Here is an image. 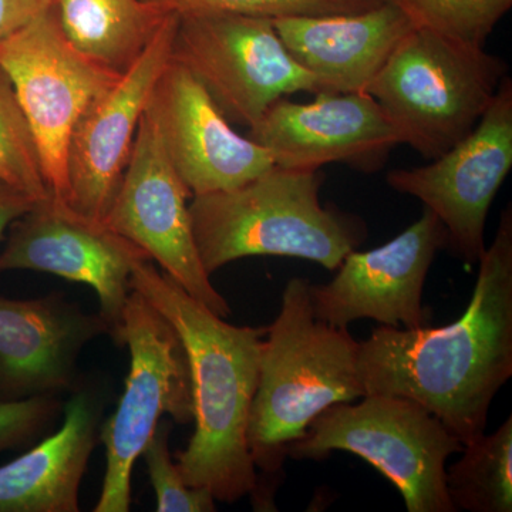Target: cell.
Segmentation results:
<instances>
[{
	"mask_svg": "<svg viewBox=\"0 0 512 512\" xmlns=\"http://www.w3.org/2000/svg\"><path fill=\"white\" fill-rule=\"evenodd\" d=\"M309 281L289 279L281 309L262 342L258 387L248 423V447L258 483L256 510H271L292 443L336 403L366 396L357 372L359 342L348 328L313 316Z\"/></svg>",
	"mask_w": 512,
	"mask_h": 512,
	"instance_id": "obj_3",
	"label": "cell"
},
{
	"mask_svg": "<svg viewBox=\"0 0 512 512\" xmlns=\"http://www.w3.org/2000/svg\"><path fill=\"white\" fill-rule=\"evenodd\" d=\"M191 198L144 113L104 224L143 249L188 295L225 319L231 308L211 284L195 245Z\"/></svg>",
	"mask_w": 512,
	"mask_h": 512,
	"instance_id": "obj_11",
	"label": "cell"
},
{
	"mask_svg": "<svg viewBox=\"0 0 512 512\" xmlns=\"http://www.w3.org/2000/svg\"><path fill=\"white\" fill-rule=\"evenodd\" d=\"M507 76V62L485 45L414 28L366 93L400 144L430 161L473 131Z\"/></svg>",
	"mask_w": 512,
	"mask_h": 512,
	"instance_id": "obj_5",
	"label": "cell"
},
{
	"mask_svg": "<svg viewBox=\"0 0 512 512\" xmlns=\"http://www.w3.org/2000/svg\"><path fill=\"white\" fill-rule=\"evenodd\" d=\"M113 400L111 380L87 373L63 404V423L0 466V512L80 511V485Z\"/></svg>",
	"mask_w": 512,
	"mask_h": 512,
	"instance_id": "obj_18",
	"label": "cell"
},
{
	"mask_svg": "<svg viewBox=\"0 0 512 512\" xmlns=\"http://www.w3.org/2000/svg\"><path fill=\"white\" fill-rule=\"evenodd\" d=\"M177 16L164 20L136 62L90 103L67 148V204L89 220L104 222L130 160L141 117L165 67Z\"/></svg>",
	"mask_w": 512,
	"mask_h": 512,
	"instance_id": "obj_14",
	"label": "cell"
},
{
	"mask_svg": "<svg viewBox=\"0 0 512 512\" xmlns=\"http://www.w3.org/2000/svg\"><path fill=\"white\" fill-rule=\"evenodd\" d=\"M63 404V397L0 403V454L33 446L52 433L62 419Z\"/></svg>",
	"mask_w": 512,
	"mask_h": 512,
	"instance_id": "obj_26",
	"label": "cell"
},
{
	"mask_svg": "<svg viewBox=\"0 0 512 512\" xmlns=\"http://www.w3.org/2000/svg\"><path fill=\"white\" fill-rule=\"evenodd\" d=\"M114 343L130 352V370L116 410L101 424L106 473L94 512L130 511L134 463L164 416L183 426L194 421L190 362L183 340L163 313L134 289Z\"/></svg>",
	"mask_w": 512,
	"mask_h": 512,
	"instance_id": "obj_7",
	"label": "cell"
},
{
	"mask_svg": "<svg viewBox=\"0 0 512 512\" xmlns=\"http://www.w3.org/2000/svg\"><path fill=\"white\" fill-rule=\"evenodd\" d=\"M402 10L414 28L485 45L512 0H382Z\"/></svg>",
	"mask_w": 512,
	"mask_h": 512,
	"instance_id": "obj_23",
	"label": "cell"
},
{
	"mask_svg": "<svg viewBox=\"0 0 512 512\" xmlns=\"http://www.w3.org/2000/svg\"><path fill=\"white\" fill-rule=\"evenodd\" d=\"M275 165L320 170L346 164L373 173L400 140L377 101L367 93L320 92L309 103L281 99L249 128Z\"/></svg>",
	"mask_w": 512,
	"mask_h": 512,
	"instance_id": "obj_16",
	"label": "cell"
},
{
	"mask_svg": "<svg viewBox=\"0 0 512 512\" xmlns=\"http://www.w3.org/2000/svg\"><path fill=\"white\" fill-rule=\"evenodd\" d=\"M144 259L150 258L143 249L111 231L104 222L84 218L69 205L49 197L35 202L10 225L0 251V274L25 269L89 285L97 293L99 313L114 340L133 291V266Z\"/></svg>",
	"mask_w": 512,
	"mask_h": 512,
	"instance_id": "obj_12",
	"label": "cell"
},
{
	"mask_svg": "<svg viewBox=\"0 0 512 512\" xmlns=\"http://www.w3.org/2000/svg\"><path fill=\"white\" fill-rule=\"evenodd\" d=\"M512 168V80L505 77L468 136L429 164L393 170L386 181L439 217L447 247L468 265L485 251L488 211Z\"/></svg>",
	"mask_w": 512,
	"mask_h": 512,
	"instance_id": "obj_10",
	"label": "cell"
},
{
	"mask_svg": "<svg viewBox=\"0 0 512 512\" xmlns=\"http://www.w3.org/2000/svg\"><path fill=\"white\" fill-rule=\"evenodd\" d=\"M366 394L421 404L461 444L485 433L491 403L512 376V210L478 261L467 309L440 328L382 326L359 342Z\"/></svg>",
	"mask_w": 512,
	"mask_h": 512,
	"instance_id": "obj_1",
	"label": "cell"
},
{
	"mask_svg": "<svg viewBox=\"0 0 512 512\" xmlns=\"http://www.w3.org/2000/svg\"><path fill=\"white\" fill-rule=\"evenodd\" d=\"M35 202L28 195L0 181V242L5 239L12 222L28 212Z\"/></svg>",
	"mask_w": 512,
	"mask_h": 512,
	"instance_id": "obj_28",
	"label": "cell"
},
{
	"mask_svg": "<svg viewBox=\"0 0 512 512\" xmlns=\"http://www.w3.org/2000/svg\"><path fill=\"white\" fill-rule=\"evenodd\" d=\"M171 59L202 84L231 123L248 128L278 100L325 92L293 59L274 20L259 16H177Z\"/></svg>",
	"mask_w": 512,
	"mask_h": 512,
	"instance_id": "obj_8",
	"label": "cell"
},
{
	"mask_svg": "<svg viewBox=\"0 0 512 512\" xmlns=\"http://www.w3.org/2000/svg\"><path fill=\"white\" fill-rule=\"evenodd\" d=\"M110 328L100 313L84 311L63 293L43 298L0 296V403L63 397L83 373L84 348Z\"/></svg>",
	"mask_w": 512,
	"mask_h": 512,
	"instance_id": "obj_17",
	"label": "cell"
},
{
	"mask_svg": "<svg viewBox=\"0 0 512 512\" xmlns=\"http://www.w3.org/2000/svg\"><path fill=\"white\" fill-rule=\"evenodd\" d=\"M146 113L192 197L232 190L275 165L264 147L232 128L202 84L173 59L157 80Z\"/></svg>",
	"mask_w": 512,
	"mask_h": 512,
	"instance_id": "obj_15",
	"label": "cell"
},
{
	"mask_svg": "<svg viewBox=\"0 0 512 512\" xmlns=\"http://www.w3.org/2000/svg\"><path fill=\"white\" fill-rule=\"evenodd\" d=\"M333 451L355 454L402 494L409 512H454L446 490V463L463 451L439 419L406 397L366 394L336 403L291 444L293 460L322 461Z\"/></svg>",
	"mask_w": 512,
	"mask_h": 512,
	"instance_id": "obj_6",
	"label": "cell"
},
{
	"mask_svg": "<svg viewBox=\"0 0 512 512\" xmlns=\"http://www.w3.org/2000/svg\"><path fill=\"white\" fill-rule=\"evenodd\" d=\"M165 15L237 13L279 19L292 16H330L362 12L382 0H143Z\"/></svg>",
	"mask_w": 512,
	"mask_h": 512,
	"instance_id": "obj_24",
	"label": "cell"
},
{
	"mask_svg": "<svg viewBox=\"0 0 512 512\" xmlns=\"http://www.w3.org/2000/svg\"><path fill=\"white\" fill-rule=\"evenodd\" d=\"M446 247V228L424 208L392 241L346 255L329 284L309 285L313 316L335 328H348L357 319L402 329L430 325L424 285L437 252Z\"/></svg>",
	"mask_w": 512,
	"mask_h": 512,
	"instance_id": "obj_13",
	"label": "cell"
},
{
	"mask_svg": "<svg viewBox=\"0 0 512 512\" xmlns=\"http://www.w3.org/2000/svg\"><path fill=\"white\" fill-rule=\"evenodd\" d=\"M286 49L325 92L366 93L400 42L414 29L390 3L362 12L274 19Z\"/></svg>",
	"mask_w": 512,
	"mask_h": 512,
	"instance_id": "obj_19",
	"label": "cell"
},
{
	"mask_svg": "<svg viewBox=\"0 0 512 512\" xmlns=\"http://www.w3.org/2000/svg\"><path fill=\"white\" fill-rule=\"evenodd\" d=\"M0 181L28 195L33 201L50 197L42 161L28 120L15 90L0 69Z\"/></svg>",
	"mask_w": 512,
	"mask_h": 512,
	"instance_id": "obj_22",
	"label": "cell"
},
{
	"mask_svg": "<svg viewBox=\"0 0 512 512\" xmlns=\"http://www.w3.org/2000/svg\"><path fill=\"white\" fill-rule=\"evenodd\" d=\"M67 39L80 52L123 73L170 15L143 0H56Z\"/></svg>",
	"mask_w": 512,
	"mask_h": 512,
	"instance_id": "obj_20",
	"label": "cell"
},
{
	"mask_svg": "<svg viewBox=\"0 0 512 512\" xmlns=\"http://www.w3.org/2000/svg\"><path fill=\"white\" fill-rule=\"evenodd\" d=\"M131 289L163 313L187 350L195 430L175 454L185 483L225 504L252 497L258 474L247 434L266 328L225 322L150 259L133 266Z\"/></svg>",
	"mask_w": 512,
	"mask_h": 512,
	"instance_id": "obj_2",
	"label": "cell"
},
{
	"mask_svg": "<svg viewBox=\"0 0 512 512\" xmlns=\"http://www.w3.org/2000/svg\"><path fill=\"white\" fill-rule=\"evenodd\" d=\"M173 420L163 417L153 437L144 447L141 457L147 466L148 477L157 498L158 512H214L215 500L210 491L190 487L181 476L180 468L171 457L168 440Z\"/></svg>",
	"mask_w": 512,
	"mask_h": 512,
	"instance_id": "obj_25",
	"label": "cell"
},
{
	"mask_svg": "<svg viewBox=\"0 0 512 512\" xmlns=\"http://www.w3.org/2000/svg\"><path fill=\"white\" fill-rule=\"evenodd\" d=\"M0 69L35 138L50 198L67 204V148L74 127L120 73L90 59L67 39L56 2L0 42Z\"/></svg>",
	"mask_w": 512,
	"mask_h": 512,
	"instance_id": "obj_9",
	"label": "cell"
},
{
	"mask_svg": "<svg viewBox=\"0 0 512 512\" xmlns=\"http://www.w3.org/2000/svg\"><path fill=\"white\" fill-rule=\"evenodd\" d=\"M56 0H0V42L25 28Z\"/></svg>",
	"mask_w": 512,
	"mask_h": 512,
	"instance_id": "obj_27",
	"label": "cell"
},
{
	"mask_svg": "<svg viewBox=\"0 0 512 512\" xmlns=\"http://www.w3.org/2000/svg\"><path fill=\"white\" fill-rule=\"evenodd\" d=\"M320 170H269L232 190L194 195L192 232L208 275L249 256H288L336 271L367 238L362 218L322 205Z\"/></svg>",
	"mask_w": 512,
	"mask_h": 512,
	"instance_id": "obj_4",
	"label": "cell"
},
{
	"mask_svg": "<svg viewBox=\"0 0 512 512\" xmlns=\"http://www.w3.org/2000/svg\"><path fill=\"white\" fill-rule=\"evenodd\" d=\"M463 456L446 468L454 510L512 511V417L491 434L464 444Z\"/></svg>",
	"mask_w": 512,
	"mask_h": 512,
	"instance_id": "obj_21",
	"label": "cell"
}]
</instances>
